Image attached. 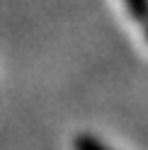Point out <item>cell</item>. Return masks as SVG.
Segmentation results:
<instances>
[{"mask_svg": "<svg viewBox=\"0 0 148 150\" xmlns=\"http://www.w3.org/2000/svg\"><path fill=\"white\" fill-rule=\"evenodd\" d=\"M73 150H112V148L92 133H78L73 138Z\"/></svg>", "mask_w": 148, "mask_h": 150, "instance_id": "obj_2", "label": "cell"}, {"mask_svg": "<svg viewBox=\"0 0 148 150\" xmlns=\"http://www.w3.org/2000/svg\"><path fill=\"white\" fill-rule=\"evenodd\" d=\"M143 27H146V41H148V24H143Z\"/></svg>", "mask_w": 148, "mask_h": 150, "instance_id": "obj_3", "label": "cell"}, {"mask_svg": "<svg viewBox=\"0 0 148 150\" xmlns=\"http://www.w3.org/2000/svg\"><path fill=\"white\" fill-rule=\"evenodd\" d=\"M129 17L138 24H148V0H122Z\"/></svg>", "mask_w": 148, "mask_h": 150, "instance_id": "obj_1", "label": "cell"}]
</instances>
